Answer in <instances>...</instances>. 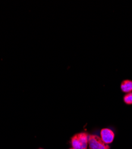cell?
I'll list each match as a JSON object with an SVG mask.
<instances>
[{"mask_svg": "<svg viewBox=\"0 0 132 149\" xmlns=\"http://www.w3.org/2000/svg\"><path fill=\"white\" fill-rule=\"evenodd\" d=\"M89 135L82 132L75 135L71 139V145L74 149H87Z\"/></svg>", "mask_w": 132, "mask_h": 149, "instance_id": "1", "label": "cell"}, {"mask_svg": "<svg viewBox=\"0 0 132 149\" xmlns=\"http://www.w3.org/2000/svg\"><path fill=\"white\" fill-rule=\"evenodd\" d=\"M89 149H110L109 144H105L98 135H90L88 137Z\"/></svg>", "mask_w": 132, "mask_h": 149, "instance_id": "2", "label": "cell"}, {"mask_svg": "<svg viewBox=\"0 0 132 149\" xmlns=\"http://www.w3.org/2000/svg\"><path fill=\"white\" fill-rule=\"evenodd\" d=\"M101 139L106 144L111 143L114 139V133L109 128H104L101 131Z\"/></svg>", "mask_w": 132, "mask_h": 149, "instance_id": "3", "label": "cell"}, {"mask_svg": "<svg viewBox=\"0 0 132 149\" xmlns=\"http://www.w3.org/2000/svg\"><path fill=\"white\" fill-rule=\"evenodd\" d=\"M121 90L123 92L129 93L132 92V81L130 80H124L122 82Z\"/></svg>", "mask_w": 132, "mask_h": 149, "instance_id": "4", "label": "cell"}, {"mask_svg": "<svg viewBox=\"0 0 132 149\" xmlns=\"http://www.w3.org/2000/svg\"><path fill=\"white\" fill-rule=\"evenodd\" d=\"M124 102L127 104H132V92L127 93L124 95Z\"/></svg>", "mask_w": 132, "mask_h": 149, "instance_id": "5", "label": "cell"}, {"mask_svg": "<svg viewBox=\"0 0 132 149\" xmlns=\"http://www.w3.org/2000/svg\"><path fill=\"white\" fill-rule=\"evenodd\" d=\"M70 149H74V148H70Z\"/></svg>", "mask_w": 132, "mask_h": 149, "instance_id": "6", "label": "cell"}, {"mask_svg": "<svg viewBox=\"0 0 132 149\" xmlns=\"http://www.w3.org/2000/svg\"><path fill=\"white\" fill-rule=\"evenodd\" d=\"M40 149H42V148H40Z\"/></svg>", "mask_w": 132, "mask_h": 149, "instance_id": "7", "label": "cell"}]
</instances>
